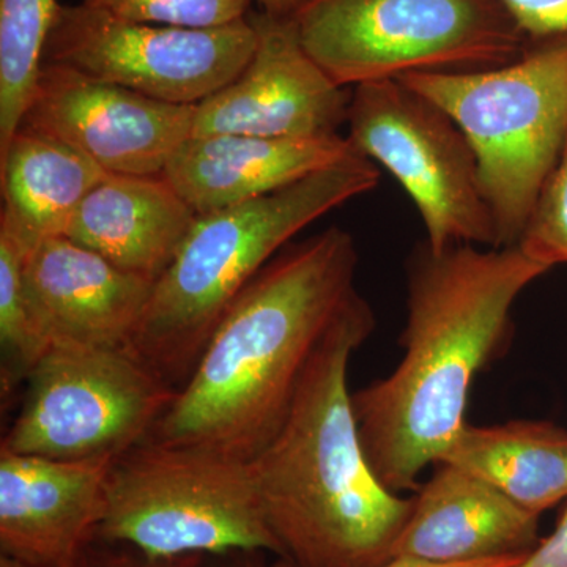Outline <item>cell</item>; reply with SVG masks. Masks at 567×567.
<instances>
[{"label":"cell","mask_w":567,"mask_h":567,"mask_svg":"<svg viewBox=\"0 0 567 567\" xmlns=\"http://www.w3.org/2000/svg\"><path fill=\"white\" fill-rule=\"evenodd\" d=\"M107 174L65 142L21 126L0 152V226L28 251L47 238L61 237L82 200Z\"/></svg>","instance_id":"18"},{"label":"cell","mask_w":567,"mask_h":567,"mask_svg":"<svg viewBox=\"0 0 567 567\" xmlns=\"http://www.w3.org/2000/svg\"><path fill=\"white\" fill-rule=\"evenodd\" d=\"M196 219L164 175L107 174L82 200L63 237L156 282Z\"/></svg>","instance_id":"17"},{"label":"cell","mask_w":567,"mask_h":567,"mask_svg":"<svg viewBox=\"0 0 567 567\" xmlns=\"http://www.w3.org/2000/svg\"><path fill=\"white\" fill-rule=\"evenodd\" d=\"M361 153L349 137L192 136L164 171L197 215L267 196Z\"/></svg>","instance_id":"16"},{"label":"cell","mask_w":567,"mask_h":567,"mask_svg":"<svg viewBox=\"0 0 567 567\" xmlns=\"http://www.w3.org/2000/svg\"><path fill=\"white\" fill-rule=\"evenodd\" d=\"M256 48L248 17L218 28L126 21L61 6L44 63L80 71L153 100L197 106L244 71Z\"/></svg>","instance_id":"10"},{"label":"cell","mask_w":567,"mask_h":567,"mask_svg":"<svg viewBox=\"0 0 567 567\" xmlns=\"http://www.w3.org/2000/svg\"><path fill=\"white\" fill-rule=\"evenodd\" d=\"M93 539L158 558L240 551L282 557L265 520L251 461L153 440L111 465Z\"/></svg>","instance_id":"6"},{"label":"cell","mask_w":567,"mask_h":567,"mask_svg":"<svg viewBox=\"0 0 567 567\" xmlns=\"http://www.w3.org/2000/svg\"><path fill=\"white\" fill-rule=\"evenodd\" d=\"M539 41L492 69L398 80L442 107L472 145L498 248L518 244L567 142V35Z\"/></svg>","instance_id":"5"},{"label":"cell","mask_w":567,"mask_h":567,"mask_svg":"<svg viewBox=\"0 0 567 567\" xmlns=\"http://www.w3.org/2000/svg\"><path fill=\"white\" fill-rule=\"evenodd\" d=\"M349 141L409 194L432 249L498 248L472 145L453 118L398 80L352 89Z\"/></svg>","instance_id":"9"},{"label":"cell","mask_w":567,"mask_h":567,"mask_svg":"<svg viewBox=\"0 0 567 567\" xmlns=\"http://www.w3.org/2000/svg\"><path fill=\"white\" fill-rule=\"evenodd\" d=\"M528 40L567 35V0H499Z\"/></svg>","instance_id":"25"},{"label":"cell","mask_w":567,"mask_h":567,"mask_svg":"<svg viewBox=\"0 0 567 567\" xmlns=\"http://www.w3.org/2000/svg\"><path fill=\"white\" fill-rule=\"evenodd\" d=\"M111 465L0 450L2 555L32 567L69 566L102 522Z\"/></svg>","instance_id":"14"},{"label":"cell","mask_w":567,"mask_h":567,"mask_svg":"<svg viewBox=\"0 0 567 567\" xmlns=\"http://www.w3.org/2000/svg\"><path fill=\"white\" fill-rule=\"evenodd\" d=\"M28 249L0 226V349L2 394L28 380L33 365L39 363L50 347L43 341L28 303L24 286V259Z\"/></svg>","instance_id":"21"},{"label":"cell","mask_w":567,"mask_h":567,"mask_svg":"<svg viewBox=\"0 0 567 567\" xmlns=\"http://www.w3.org/2000/svg\"><path fill=\"white\" fill-rule=\"evenodd\" d=\"M516 246L548 270L567 264V142Z\"/></svg>","instance_id":"23"},{"label":"cell","mask_w":567,"mask_h":567,"mask_svg":"<svg viewBox=\"0 0 567 567\" xmlns=\"http://www.w3.org/2000/svg\"><path fill=\"white\" fill-rule=\"evenodd\" d=\"M256 48L248 65L194 110L193 136L327 137L349 117L352 91L309 55L292 17L248 13Z\"/></svg>","instance_id":"11"},{"label":"cell","mask_w":567,"mask_h":567,"mask_svg":"<svg viewBox=\"0 0 567 567\" xmlns=\"http://www.w3.org/2000/svg\"><path fill=\"white\" fill-rule=\"evenodd\" d=\"M379 182V166L360 155L279 192L197 215L153 287L130 352L177 390L227 309L265 265L306 227L374 192Z\"/></svg>","instance_id":"4"},{"label":"cell","mask_w":567,"mask_h":567,"mask_svg":"<svg viewBox=\"0 0 567 567\" xmlns=\"http://www.w3.org/2000/svg\"><path fill=\"white\" fill-rule=\"evenodd\" d=\"M126 21L182 28H218L245 20L251 0H82Z\"/></svg>","instance_id":"22"},{"label":"cell","mask_w":567,"mask_h":567,"mask_svg":"<svg viewBox=\"0 0 567 567\" xmlns=\"http://www.w3.org/2000/svg\"><path fill=\"white\" fill-rule=\"evenodd\" d=\"M24 286L33 323L48 347L128 349L155 282L61 235L25 254Z\"/></svg>","instance_id":"13"},{"label":"cell","mask_w":567,"mask_h":567,"mask_svg":"<svg viewBox=\"0 0 567 567\" xmlns=\"http://www.w3.org/2000/svg\"><path fill=\"white\" fill-rule=\"evenodd\" d=\"M65 567H208V557L204 555L151 557L125 544L93 539Z\"/></svg>","instance_id":"24"},{"label":"cell","mask_w":567,"mask_h":567,"mask_svg":"<svg viewBox=\"0 0 567 567\" xmlns=\"http://www.w3.org/2000/svg\"><path fill=\"white\" fill-rule=\"evenodd\" d=\"M525 557V555H524ZM524 557H505L494 559H483V561L461 563V565H436V563L421 561L413 558H393L385 565L377 567H514L524 559ZM271 567H293L289 563L279 559Z\"/></svg>","instance_id":"27"},{"label":"cell","mask_w":567,"mask_h":567,"mask_svg":"<svg viewBox=\"0 0 567 567\" xmlns=\"http://www.w3.org/2000/svg\"><path fill=\"white\" fill-rule=\"evenodd\" d=\"M194 110L44 63L21 126L65 142L106 173L163 175L193 136Z\"/></svg>","instance_id":"12"},{"label":"cell","mask_w":567,"mask_h":567,"mask_svg":"<svg viewBox=\"0 0 567 567\" xmlns=\"http://www.w3.org/2000/svg\"><path fill=\"white\" fill-rule=\"evenodd\" d=\"M357 267L352 234L339 226L287 245L235 298L148 440L259 456L324 336L360 295Z\"/></svg>","instance_id":"2"},{"label":"cell","mask_w":567,"mask_h":567,"mask_svg":"<svg viewBox=\"0 0 567 567\" xmlns=\"http://www.w3.org/2000/svg\"><path fill=\"white\" fill-rule=\"evenodd\" d=\"M514 567H567V507L554 532Z\"/></svg>","instance_id":"26"},{"label":"cell","mask_w":567,"mask_h":567,"mask_svg":"<svg viewBox=\"0 0 567 567\" xmlns=\"http://www.w3.org/2000/svg\"><path fill=\"white\" fill-rule=\"evenodd\" d=\"M292 18L305 50L347 89L492 69L528 41L499 0H308Z\"/></svg>","instance_id":"7"},{"label":"cell","mask_w":567,"mask_h":567,"mask_svg":"<svg viewBox=\"0 0 567 567\" xmlns=\"http://www.w3.org/2000/svg\"><path fill=\"white\" fill-rule=\"evenodd\" d=\"M0 567H32V566L24 565V563L18 561V559L6 557V555H0Z\"/></svg>","instance_id":"30"},{"label":"cell","mask_w":567,"mask_h":567,"mask_svg":"<svg viewBox=\"0 0 567 567\" xmlns=\"http://www.w3.org/2000/svg\"><path fill=\"white\" fill-rule=\"evenodd\" d=\"M547 271L518 246L413 249L404 357L352 393L365 457L390 491H415L421 473L442 462L465 427L476 375L507 341L517 298Z\"/></svg>","instance_id":"1"},{"label":"cell","mask_w":567,"mask_h":567,"mask_svg":"<svg viewBox=\"0 0 567 567\" xmlns=\"http://www.w3.org/2000/svg\"><path fill=\"white\" fill-rule=\"evenodd\" d=\"M442 462L540 514L567 498V431L548 421L466 423Z\"/></svg>","instance_id":"19"},{"label":"cell","mask_w":567,"mask_h":567,"mask_svg":"<svg viewBox=\"0 0 567 567\" xmlns=\"http://www.w3.org/2000/svg\"><path fill=\"white\" fill-rule=\"evenodd\" d=\"M265 555L267 554L240 551V554L224 555V557H212L208 558V567H271L265 563Z\"/></svg>","instance_id":"28"},{"label":"cell","mask_w":567,"mask_h":567,"mask_svg":"<svg viewBox=\"0 0 567 567\" xmlns=\"http://www.w3.org/2000/svg\"><path fill=\"white\" fill-rule=\"evenodd\" d=\"M375 330L361 295L324 336L292 405L252 458L265 520L293 567H377L393 559L412 511L375 476L365 457L349 364Z\"/></svg>","instance_id":"3"},{"label":"cell","mask_w":567,"mask_h":567,"mask_svg":"<svg viewBox=\"0 0 567 567\" xmlns=\"http://www.w3.org/2000/svg\"><path fill=\"white\" fill-rule=\"evenodd\" d=\"M262 11L274 17H292L308 0H257Z\"/></svg>","instance_id":"29"},{"label":"cell","mask_w":567,"mask_h":567,"mask_svg":"<svg viewBox=\"0 0 567 567\" xmlns=\"http://www.w3.org/2000/svg\"><path fill=\"white\" fill-rule=\"evenodd\" d=\"M0 450L114 464L147 442L175 390L128 349L51 346L25 380Z\"/></svg>","instance_id":"8"},{"label":"cell","mask_w":567,"mask_h":567,"mask_svg":"<svg viewBox=\"0 0 567 567\" xmlns=\"http://www.w3.org/2000/svg\"><path fill=\"white\" fill-rule=\"evenodd\" d=\"M539 518L480 477L440 462L412 498L393 558L461 565L524 557L539 544Z\"/></svg>","instance_id":"15"},{"label":"cell","mask_w":567,"mask_h":567,"mask_svg":"<svg viewBox=\"0 0 567 567\" xmlns=\"http://www.w3.org/2000/svg\"><path fill=\"white\" fill-rule=\"evenodd\" d=\"M59 9L58 0H0V152L31 106Z\"/></svg>","instance_id":"20"}]
</instances>
